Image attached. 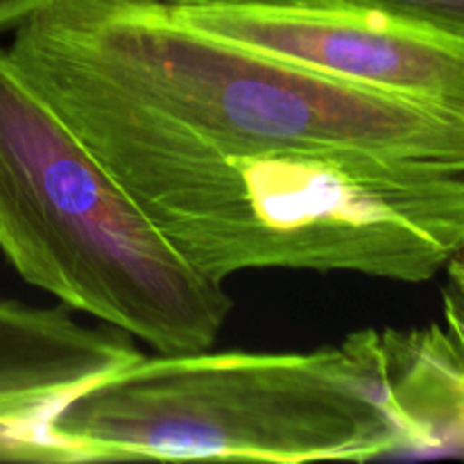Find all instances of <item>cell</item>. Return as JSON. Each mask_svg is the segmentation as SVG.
I'll use <instances>...</instances> for the list:
<instances>
[{
  "label": "cell",
  "mask_w": 464,
  "mask_h": 464,
  "mask_svg": "<svg viewBox=\"0 0 464 464\" xmlns=\"http://www.w3.org/2000/svg\"><path fill=\"white\" fill-rule=\"evenodd\" d=\"M9 45L231 148L370 152L464 175V107L347 84L186 25L168 0H62Z\"/></svg>",
  "instance_id": "2"
},
{
  "label": "cell",
  "mask_w": 464,
  "mask_h": 464,
  "mask_svg": "<svg viewBox=\"0 0 464 464\" xmlns=\"http://www.w3.org/2000/svg\"><path fill=\"white\" fill-rule=\"evenodd\" d=\"M62 0H0V32L16 30Z\"/></svg>",
  "instance_id": "10"
},
{
  "label": "cell",
  "mask_w": 464,
  "mask_h": 464,
  "mask_svg": "<svg viewBox=\"0 0 464 464\" xmlns=\"http://www.w3.org/2000/svg\"><path fill=\"white\" fill-rule=\"evenodd\" d=\"M449 288L444 293V315L447 331L456 340L464 358V249L447 266Z\"/></svg>",
  "instance_id": "9"
},
{
  "label": "cell",
  "mask_w": 464,
  "mask_h": 464,
  "mask_svg": "<svg viewBox=\"0 0 464 464\" xmlns=\"http://www.w3.org/2000/svg\"><path fill=\"white\" fill-rule=\"evenodd\" d=\"M370 344L401 456L464 453V358L451 334L370 331Z\"/></svg>",
  "instance_id": "7"
},
{
  "label": "cell",
  "mask_w": 464,
  "mask_h": 464,
  "mask_svg": "<svg viewBox=\"0 0 464 464\" xmlns=\"http://www.w3.org/2000/svg\"><path fill=\"white\" fill-rule=\"evenodd\" d=\"M113 326L77 322L66 306L0 297V462H75L53 417L140 352Z\"/></svg>",
  "instance_id": "6"
},
{
  "label": "cell",
  "mask_w": 464,
  "mask_h": 464,
  "mask_svg": "<svg viewBox=\"0 0 464 464\" xmlns=\"http://www.w3.org/2000/svg\"><path fill=\"white\" fill-rule=\"evenodd\" d=\"M186 25L383 93L464 107V41L352 0H168Z\"/></svg>",
  "instance_id": "5"
},
{
  "label": "cell",
  "mask_w": 464,
  "mask_h": 464,
  "mask_svg": "<svg viewBox=\"0 0 464 464\" xmlns=\"http://www.w3.org/2000/svg\"><path fill=\"white\" fill-rule=\"evenodd\" d=\"M0 252L62 306L157 353L211 349L234 311L0 50Z\"/></svg>",
  "instance_id": "4"
},
{
  "label": "cell",
  "mask_w": 464,
  "mask_h": 464,
  "mask_svg": "<svg viewBox=\"0 0 464 464\" xmlns=\"http://www.w3.org/2000/svg\"><path fill=\"white\" fill-rule=\"evenodd\" d=\"M464 41V0H352Z\"/></svg>",
  "instance_id": "8"
},
{
  "label": "cell",
  "mask_w": 464,
  "mask_h": 464,
  "mask_svg": "<svg viewBox=\"0 0 464 464\" xmlns=\"http://www.w3.org/2000/svg\"><path fill=\"white\" fill-rule=\"evenodd\" d=\"M7 53L163 238L218 284L247 270L424 284L464 249L462 172L213 143L62 59Z\"/></svg>",
  "instance_id": "1"
},
{
  "label": "cell",
  "mask_w": 464,
  "mask_h": 464,
  "mask_svg": "<svg viewBox=\"0 0 464 464\" xmlns=\"http://www.w3.org/2000/svg\"><path fill=\"white\" fill-rule=\"evenodd\" d=\"M50 433L75 462L401 456L370 331L308 353H140L71 399Z\"/></svg>",
  "instance_id": "3"
}]
</instances>
